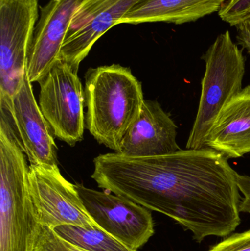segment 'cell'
I'll list each match as a JSON object with an SVG mask.
<instances>
[{"instance_id":"2e32d148","label":"cell","mask_w":250,"mask_h":251,"mask_svg":"<svg viewBox=\"0 0 250 251\" xmlns=\"http://www.w3.org/2000/svg\"><path fill=\"white\" fill-rule=\"evenodd\" d=\"M29 251H88L64 240L52 228L38 223L29 242Z\"/></svg>"},{"instance_id":"30bf717a","label":"cell","mask_w":250,"mask_h":251,"mask_svg":"<svg viewBox=\"0 0 250 251\" xmlns=\"http://www.w3.org/2000/svg\"><path fill=\"white\" fill-rule=\"evenodd\" d=\"M144 0H83L73 15L60 60L78 72L96 41Z\"/></svg>"},{"instance_id":"ffe728a7","label":"cell","mask_w":250,"mask_h":251,"mask_svg":"<svg viewBox=\"0 0 250 251\" xmlns=\"http://www.w3.org/2000/svg\"><path fill=\"white\" fill-rule=\"evenodd\" d=\"M237 28V41L242 48L250 54V18L236 26Z\"/></svg>"},{"instance_id":"8fae6325","label":"cell","mask_w":250,"mask_h":251,"mask_svg":"<svg viewBox=\"0 0 250 251\" xmlns=\"http://www.w3.org/2000/svg\"><path fill=\"white\" fill-rule=\"evenodd\" d=\"M83 0H50L41 7L31 44L26 74L39 82L60 60V53L75 12Z\"/></svg>"},{"instance_id":"6da1fadb","label":"cell","mask_w":250,"mask_h":251,"mask_svg":"<svg viewBox=\"0 0 250 251\" xmlns=\"http://www.w3.org/2000/svg\"><path fill=\"white\" fill-rule=\"evenodd\" d=\"M93 164L91 178L99 188L172 218L197 243L227 237L240 224L237 173L212 149L154 156L113 152L100 154Z\"/></svg>"},{"instance_id":"4fadbf2b","label":"cell","mask_w":250,"mask_h":251,"mask_svg":"<svg viewBox=\"0 0 250 251\" xmlns=\"http://www.w3.org/2000/svg\"><path fill=\"white\" fill-rule=\"evenodd\" d=\"M205 148L222 153L227 159L250 153V85L220 112L207 136Z\"/></svg>"},{"instance_id":"ba28073f","label":"cell","mask_w":250,"mask_h":251,"mask_svg":"<svg viewBox=\"0 0 250 251\" xmlns=\"http://www.w3.org/2000/svg\"><path fill=\"white\" fill-rule=\"evenodd\" d=\"M85 209L100 228L132 250L137 251L154 236L151 210L110 192L75 184Z\"/></svg>"},{"instance_id":"5b68a950","label":"cell","mask_w":250,"mask_h":251,"mask_svg":"<svg viewBox=\"0 0 250 251\" xmlns=\"http://www.w3.org/2000/svg\"><path fill=\"white\" fill-rule=\"evenodd\" d=\"M0 131L16 142L30 165L58 166L53 132L35 100L26 70L12 100L0 99Z\"/></svg>"},{"instance_id":"e0dca14e","label":"cell","mask_w":250,"mask_h":251,"mask_svg":"<svg viewBox=\"0 0 250 251\" xmlns=\"http://www.w3.org/2000/svg\"><path fill=\"white\" fill-rule=\"evenodd\" d=\"M219 16L231 26H237L250 18V0H225Z\"/></svg>"},{"instance_id":"7c38bea8","label":"cell","mask_w":250,"mask_h":251,"mask_svg":"<svg viewBox=\"0 0 250 251\" xmlns=\"http://www.w3.org/2000/svg\"><path fill=\"white\" fill-rule=\"evenodd\" d=\"M177 126L159 103L145 100L137 120L123 137L118 153L131 156L170 154L180 150Z\"/></svg>"},{"instance_id":"9c48e42d","label":"cell","mask_w":250,"mask_h":251,"mask_svg":"<svg viewBox=\"0 0 250 251\" xmlns=\"http://www.w3.org/2000/svg\"><path fill=\"white\" fill-rule=\"evenodd\" d=\"M29 179L39 224L52 229L62 225L101 229L85 209L75 184L63 177L58 166L29 165Z\"/></svg>"},{"instance_id":"5bb4252c","label":"cell","mask_w":250,"mask_h":251,"mask_svg":"<svg viewBox=\"0 0 250 251\" xmlns=\"http://www.w3.org/2000/svg\"><path fill=\"white\" fill-rule=\"evenodd\" d=\"M225 0H144L124 15L120 24L139 25L170 22L176 25L195 22L219 11Z\"/></svg>"},{"instance_id":"d6986e66","label":"cell","mask_w":250,"mask_h":251,"mask_svg":"<svg viewBox=\"0 0 250 251\" xmlns=\"http://www.w3.org/2000/svg\"><path fill=\"white\" fill-rule=\"evenodd\" d=\"M236 181L239 191L244 195V199L241 201L239 204V212L250 214V177L241 175L237 173Z\"/></svg>"},{"instance_id":"3957f363","label":"cell","mask_w":250,"mask_h":251,"mask_svg":"<svg viewBox=\"0 0 250 251\" xmlns=\"http://www.w3.org/2000/svg\"><path fill=\"white\" fill-rule=\"evenodd\" d=\"M29 171L24 152L0 131V251H29L38 219Z\"/></svg>"},{"instance_id":"7a4b0ae2","label":"cell","mask_w":250,"mask_h":251,"mask_svg":"<svg viewBox=\"0 0 250 251\" xmlns=\"http://www.w3.org/2000/svg\"><path fill=\"white\" fill-rule=\"evenodd\" d=\"M85 127L92 137L118 153L123 137L143 106L142 84L119 64L90 69L85 76Z\"/></svg>"},{"instance_id":"8992f818","label":"cell","mask_w":250,"mask_h":251,"mask_svg":"<svg viewBox=\"0 0 250 251\" xmlns=\"http://www.w3.org/2000/svg\"><path fill=\"white\" fill-rule=\"evenodd\" d=\"M39 85L38 105L53 134L70 146L82 141L85 95L77 72L59 60Z\"/></svg>"},{"instance_id":"9a60e30c","label":"cell","mask_w":250,"mask_h":251,"mask_svg":"<svg viewBox=\"0 0 250 251\" xmlns=\"http://www.w3.org/2000/svg\"><path fill=\"white\" fill-rule=\"evenodd\" d=\"M53 230L62 238L85 251H135L98 228L62 225Z\"/></svg>"},{"instance_id":"ac0fdd59","label":"cell","mask_w":250,"mask_h":251,"mask_svg":"<svg viewBox=\"0 0 250 251\" xmlns=\"http://www.w3.org/2000/svg\"><path fill=\"white\" fill-rule=\"evenodd\" d=\"M208 251H250V229L227 236Z\"/></svg>"},{"instance_id":"52a82bcc","label":"cell","mask_w":250,"mask_h":251,"mask_svg":"<svg viewBox=\"0 0 250 251\" xmlns=\"http://www.w3.org/2000/svg\"><path fill=\"white\" fill-rule=\"evenodd\" d=\"M38 18V0H0V98L22 83Z\"/></svg>"},{"instance_id":"277c9868","label":"cell","mask_w":250,"mask_h":251,"mask_svg":"<svg viewBox=\"0 0 250 251\" xmlns=\"http://www.w3.org/2000/svg\"><path fill=\"white\" fill-rule=\"evenodd\" d=\"M202 59L205 71L196 119L186 143L187 149L205 148V140L217 116L243 89L246 59L229 31L217 37Z\"/></svg>"}]
</instances>
